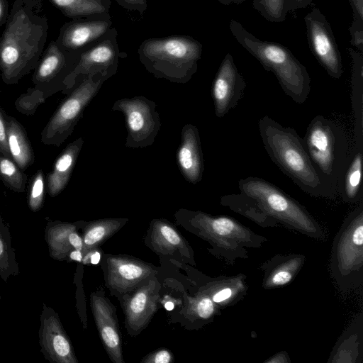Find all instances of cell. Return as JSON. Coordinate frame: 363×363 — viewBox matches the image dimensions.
<instances>
[{
	"mask_svg": "<svg viewBox=\"0 0 363 363\" xmlns=\"http://www.w3.org/2000/svg\"><path fill=\"white\" fill-rule=\"evenodd\" d=\"M330 272L337 288L347 292L363 282V202L345 218L332 245Z\"/></svg>",
	"mask_w": 363,
	"mask_h": 363,
	"instance_id": "8",
	"label": "cell"
},
{
	"mask_svg": "<svg viewBox=\"0 0 363 363\" xmlns=\"http://www.w3.org/2000/svg\"><path fill=\"white\" fill-rule=\"evenodd\" d=\"M79 53L62 49L55 40L44 50L32 76V86L15 101L16 108L33 116L48 98L65 89V82L76 67Z\"/></svg>",
	"mask_w": 363,
	"mask_h": 363,
	"instance_id": "9",
	"label": "cell"
},
{
	"mask_svg": "<svg viewBox=\"0 0 363 363\" xmlns=\"http://www.w3.org/2000/svg\"><path fill=\"white\" fill-rule=\"evenodd\" d=\"M306 257L303 254H277L260 264L263 272L262 287L275 289L290 284L303 268Z\"/></svg>",
	"mask_w": 363,
	"mask_h": 363,
	"instance_id": "23",
	"label": "cell"
},
{
	"mask_svg": "<svg viewBox=\"0 0 363 363\" xmlns=\"http://www.w3.org/2000/svg\"><path fill=\"white\" fill-rule=\"evenodd\" d=\"M117 4L131 11H137L143 16L147 8V0H115Z\"/></svg>",
	"mask_w": 363,
	"mask_h": 363,
	"instance_id": "41",
	"label": "cell"
},
{
	"mask_svg": "<svg viewBox=\"0 0 363 363\" xmlns=\"http://www.w3.org/2000/svg\"><path fill=\"white\" fill-rule=\"evenodd\" d=\"M363 355V313H360L342 333L328 363H359Z\"/></svg>",
	"mask_w": 363,
	"mask_h": 363,
	"instance_id": "25",
	"label": "cell"
},
{
	"mask_svg": "<svg viewBox=\"0 0 363 363\" xmlns=\"http://www.w3.org/2000/svg\"><path fill=\"white\" fill-rule=\"evenodd\" d=\"M352 9L354 22L363 23V0H347Z\"/></svg>",
	"mask_w": 363,
	"mask_h": 363,
	"instance_id": "43",
	"label": "cell"
},
{
	"mask_svg": "<svg viewBox=\"0 0 363 363\" xmlns=\"http://www.w3.org/2000/svg\"><path fill=\"white\" fill-rule=\"evenodd\" d=\"M184 298L182 312L192 323L202 326L212 322L216 315L220 314V309L205 292L198 290L194 296L185 295Z\"/></svg>",
	"mask_w": 363,
	"mask_h": 363,
	"instance_id": "31",
	"label": "cell"
},
{
	"mask_svg": "<svg viewBox=\"0 0 363 363\" xmlns=\"http://www.w3.org/2000/svg\"><path fill=\"white\" fill-rule=\"evenodd\" d=\"M203 45L190 35H174L143 40L138 50L139 60L157 79L185 84L197 72Z\"/></svg>",
	"mask_w": 363,
	"mask_h": 363,
	"instance_id": "6",
	"label": "cell"
},
{
	"mask_svg": "<svg viewBox=\"0 0 363 363\" xmlns=\"http://www.w3.org/2000/svg\"><path fill=\"white\" fill-rule=\"evenodd\" d=\"M238 188L254 198L279 224L311 238L323 240L325 233L318 221L296 200L262 178L248 177L238 182Z\"/></svg>",
	"mask_w": 363,
	"mask_h": 363,
	"instance_id": "7",
	"label": "cell"
},
{
	"mask_svg": "<svg viewBox=\"0 0 363 363\" xmlns=\"http://www.w3.org/2000/svg\"><path fill=\"white\" fill-rule=\"evenodd\" d=\"M174 359L172 352L166 348H160L144 357L142 363H171Z\"/></svg>",
	"mask_w": 363,
	"mask_h": 363,
	"instance_id": "38",
	"label": "cell"
},
{
	"mask_svg": "<svg viewBox=\"0 0 363 363\" xmlns=\"http://www.w3.org/2000/svg\"><path fill=\"white\" fill-rule=\"evenodd\" d=\"M101 266L105 285L121 295L134 290L158 271L152 264L125 255H106Z\"/></svg>",
	"mask_w": 363,
	"mask_h": 363,
	"instance_id": "15",
	"label": "cell"
},
{
	"mask_svg": "<svg viewBox=\"0 0 363 363\" xmlns=\"http://www.w3.org/2000/svg\"><path fill=\"white\" fill-rule=\"evenodd\" d=\"M304 21L312 54L330 77L340 79L343 73L342 57L330 23L315 7L305 16Z\"/></svg>",
	"mask_w": 363,
	"mask_h": 363,
	"instance_id": "13",
	"label": "cell"
},
{
	"mask_svg": "<svg viewBox=\"0 0 363 363\" xmlns=\"http://www.w3.org/2000/svg\"><path fill=\"white\" fill-rule=\"evenodd\" d=\"M28 177L11 159L0 153V181L10 190L23 193L26 190Z\"/></svg>",
	"mask_w": 363,
	"mask_h": 363,
	"instance_id": "35",
	"label": "cell"
},
{
	"mask_svg": "<svg viewBox=\"0 0 363 363\" xmlns=\"http://www.w3.org/2000/svg\"><path fill=\"white\" fill-rule=\"evenodd\" d=\"M1 75V74H0ZM1 93V83H0V94Z\"/></svg>",
	"mask_w": 363,
	"mask_h": 363,
	"instance_id": "50",
	"label": "cell"
},
{
	"mask_svg": "<svg viewBox=\"0 0 363 363\" xmlns=\"http://www.w3.org/2000/svg\"><path fill=\"white\" fill-rule=\"evenodd\" d=\"M6 115V113L0 106V153L4 156L11 158L7 142Z\"/></svg>",
	"mask_w": 363,
	"mask_h": 363,
	"instance_id": "39",
	"label": "cell"
},
{
	"mask_svg": "<svg viewBox=\"0 0 363 363\" xmlns=\"http://www.w3.org/2000/svg\"><path fill=\"white\" fill-rule=\"evenodd\" d=\"M291 359L286 351H280L270 357L264 363H290Z\"/></svg>",
	"mask_w": 363,
	"mask_h": 363,
	"instance_id": "45",
	"label": "cell"
},
{
	"mask_svg": "<svg viewBox=\"0 0 363 363\" xmlns=\"http://www.w3.org/2000/svg\"><path fill=\"white\" fill-rule=\"evenodd\" d=\"M117 35V30L113 27L101 40L80 54L76 67L65 82L62 94L70 93L80 77L100 74L107 80L116 74L121 56Z\"/></svg>",
	"mask_w": 363,
	"mask_h": 363,
	"instance_id": "12",
	"label": "cell"
},
{
	"mask_svg": "<svg viewBox=\"0 0 363 363\" xmlns=\"http://www.w3.org/2000/svg\"><path fill=\"white\" fill-rule=\"evenodd\" d=\"M83 254L82 262L84 264H97L101 261V253L99 247L89 250Z\"/></svg>",
	"mask_w": 363,
	"mask_h": 363,
	"instance_id": "42",
	"label": "cell"
},
{
	"mask_svg": "<svg viewBox=\"0 0 363 363\" xmlns=\"http://www.w3.org/2000/svg\"><path fill=\"white\" fill-rule=\"evenodd\" d=\"M352 59V107L354 117V149L363 151V55L348 48Z\"/></svg>",
	"mask_w": 363,
	"mask_h": 363,
	"instance_id": "27",
	"label": "cell"
},
{
	"mask_svg": "<svg viewBox=\"0 0 363 363\" xmlns=\"http://www.w3.org/2000/svg\"><path fill=\"white\" fill-rule=\"evenodd\" d=\"M41 0H14L0 37V74L16 84L36 67L45 48L48 23Z\"/></svg>",
	"mask_w": 363,
	"mask_h": 363,
	"instance_id": "1",
	"label": "cell"
},
{
	"mask_svg": "<svg viewBox=\"0 0 363 363\" xmlns=\"http://www.w3.org/2000/svg\"><path fill=\"white\" fill-rule=\"evenodd\" d=\"M230 30L236 41L256 58L265 70L272 72L281 89L294 102L303 104L310 94L311 77L306 67L286 46L262 40L232 19Z\"/></svg>",
	"mask_w": 363,
	"mask_h": 363,
	"instance_id": "5",
	"label": "cell"
},
{
	"mask_svg": "<svg viewBox=\"0 0 363 363\" xmlns=\"http://www.w3.org/2000/svg\"><path fill=\"white\" fill-rule=\"evenodd\" d=\"M83 252L82 250H74L69 255V262L76 261L82 262L83 258Z\"/></svg>",
	"mask_w": 363,
	"mask_h": 363,
	"instance_id": "47",
	"label": "cell"
},
{
	"mask_svg": "<svg viewBox=\"0 0 363 363\" xmlns=\"http://www.w3.org/2000/svg\"><path fill=\"white\" fill-rule=\"evenodd\" d=\"M9 14L8 0H0V27L6 23Z\"/></svg>",
	"mask_w": 363,
	"mask_h": 363,
	"instance_id": "46",
	"label": "cell"
},
{
	"mask_svg": "<svg viewBox=\"0 0 363 363\" xmlns=\"http://www.w3.org/2000/svg\"><path fill=\"white\" fill-rule=\"evenodd\" d=\"M220 3L225 6H229L232 4H240L245 1L246 0H218Z\"/></svg>",
	"mask_w": 363,
	"mask_h": 363,
	"instance_id": "48",
	"label": "cell"
},
{
	"mask_svg": "<svg viewBox=\"0 0 363 363\" xmlns=\"http://www.w3.org/2000/svg\"><path fill=\"white\" fill-rule=\"evenodd\" d=\"M112 28L110 13L74 18L61 27L55 41L62 49L81 54L101 40Z\"/></svg>",
	"mask_w": 363,
	"mask_h": 363,
	"instance_id": "16",
	"label": "cell"
},
{
	"mask_svg": "<svg viewBox=\"0 0 363 363\" xmlns=\"http://www.w3.org/2000/svg\"><path fill=\"white\" fill-rule=\"evenodd\" d=\"M252 5L260 15L272 23H281L286 16V0H252Z\"/></svg>",
	"mask_w": 363,
	"mask_h": 363,
	"instance_id": "36",
	"label": "cell"
},
{
	"mask_svg": "<svg viewBox=\"0 0 363 363\" xmlns=\"http://www.w3.org/2000/svg\"><path fill=\"white\" fill-rule=\"evenodd\" d=\"M38 331L40 351L52 363H78L71 340L57 312L45 303Z\"/></svg>",
	"mask_w": 363,
	"mask_h": 363,
	"instance_id": "17",
	"label": "cell"
},
{
	"mask_svg": "<svg viewBox=\"0 0 363 363\" xmlns=\"http://www.w3.org/2000/svg\"><path fill=\"white\" fill-rule=\"evenodd\" d=\"M161 285L152 276L134 290L121 296V307L125 315V327L131 336L146 328L158 309Z\"/></svg>",
	"mask_w": 363,
	"mask_h": 363,
	"instance_id": "14",
	"label": "cell"
},
{
	"mask_svg": "<svg viewBox=\"0 0 363 363\" xmlns=\"http://www.w3.org/2000/svg\"><path fill=\"white\" fill-rule=\"evenodd\" d=\"M7 142L11 159L23 170L35 162V154L24 127L13 116L6 115Z\"/></svg>",
	"mask_w": 363,
	"mask_h": 363,
	"instance_id": "28",
	"label": "cell"
},
{
	"mask_svg": "<svg viewBox=\"0 0 363 363\" xmlns=\"http://www.w3.org/2000/svg\"><path fill=\"white\" fill-rule=\"evenodd\" d=\"M303 140L327 198H334L354 152L347 133L335 122L318 115L308 125Z\"/></svg>",
	"mask_w": 363,
	"mask_h": 363,
	"instance_id": "4",
	"label": "cell"
},
{
	"mask_svg": "<svg viewBox=\"0 0 363 363\" xmlns=\"http://www.w3.org/2000/svg\"><path fill=\"white\" fill-rule=\"evenodd\" d=\"M312 0H286V9L287 12H291L298 9L307 7Z\"/></svg>",
	"mask_w": 363,
	"mask_h": 363,
	"instance_id": "44",
	"label": "cell"
},
{
	"mask_svg": "<svg viewBox=\"0 0 363 363\" xmlns=\"http://www.w3.org/2000/svg\"><path fill=\"white\" fill-rule=\"evenodd\" d=\"M128 221V218H110L86 222L83 227V253L89 250L99 247Z\"/></svg>",
	"mask_w": 363,
	"mask_h": 363,
	"instance_id": "30",
	"label": "cell"
},
{
	"mask_svg": "<svg viewBox=\"0 0 363 363\" xmlns=\"http://www.w3.org/2000/svg\"><path fill=\"white\" fill-rule=\"evenodd\" d=\"M105 81L106 79L100 74L79 77L72 91L59 104L43 129L42 143L46 145L60 146L72 133L85 108Z\"/></svg>",
	"mask_w": 363,
	"mask_h": 363,
	"instance_id": "10",
	"label": "cell"
},
{
	"mask_svg": "<svg viewBox=\"0 0 363 363\" xmlns=\"http://www.w3.org/2000/svg\"><path fill=\"white\" fill-rule=\"evenodd\" d=\"M220 203L262 228H274L279 225L264 211L254 198L242 192L223 196Z\"/></svg>",
	"mask_w": 363,
	"mask_h": 363,
	"instance_id": "29",
	"label": "cell"
},
{
	"mask_svg": "<svg viewBox=\"0 0 363 363\" xmlns=\"http://www.w3.org/2000/svg\"><path fill=\"white\" fill-rule=\"evenodd\" d=\"M86 222L74 223L60 220L49 221L45 229V240L50 256L57 261L69 262V255L74 250L83 251L82 237L77 230Z\"/></svg>",
	"mask_w": 363,
	"mask_h": 363,
	"instance_id": "22",
	"label": "cell"
},
{
	"mask_svg": "<svg viewBox=\"0 0 363 363\" xmlns=\"http://www.w3.org/2000/svg\"><path fill=\"white\" fill-rule=\"evenodd\" d=\"M156 108L155 101L143 96L123 98L114 102L112 111H120L125 116L126 147L143 148L153 144L162 124Z\"/></svg>",
	"mask_w": 363,
	"mask_h": 363,
	"instance_id": "11",
	"label": "cell"
},
{
	"mask_svg": "<svg viewBox=\"0 0 363 363\" xmlns=\"http://www.w3.org/2000/svg\"><path fill=\"white\" fill-rule=\"evenodd\" d=\"M145 242L159 255H173L177 252L189 263L195 265L194 252L189 243L177 228L164 218L151 221Z\"/></svg>",
	"mask_w": 363,
	"mask_h": 363,
	"instance_id": "20",
	"label": "cell"
},
{
	"mask_svg": "<svg viewBox=\"0 0 363 363\" xmlns=\"http://www.w3.org/2000/svg\"><path fill=\"white\" fill-rule=\"evenodd\" d=\"M46 193L45 175L42 169H38L32 177L28 186L27 202L33 212H37L43 206Z\"/></svg>",
	"mask_w": 363,
	"mask_h": 363,
	"instance_id": "37",
	"label": "cell"
},
{
	"mask_svg": "<svg viewBox=\"0 0 363 363\" xmlns=\"http://www.w3.org/2000/svg\"><path fill=\"white\" fill-rule=\"evenodd\" d=\"M19 274V267L9 226L0 215V277L7 282Z\"/></svg>",
	"mask_w": 363,
	"mask_h": 363,
	"instance_id": "34",
	"label": "cell"
},
{
	"mask_svg": "<svg viewBox=\"0 0 363 363\" xmlns=\"http://www.w3.org/2000/svg\"><path fill=\"white\" fill-rule=\"evenodd\" d=\"M351 44L363 52V23L353 22L350 28Z\"/></svg>",
	"mask_w": 363,
	"mask_h": 363,
	"instance_id": "40",
	"label": "cell"
},
{
	"mask_svg": "<svg viewBox=\"0 0 363 363\" xmlns=\"http://www.w3.org/2000/svg\"><path fill=\"white\" fill-rule=\"evenodd\" d=\"M90 305L99 335L110 359L114 363H124L116 306L102 290L91 292Z\"/></svg>",
	"mask_w": 363,
	"mask_h": 363,
	"instance_id": "18",
	"label": "cell"
},
{
	"mask_svg": "<svg viewBox=\"0 0 363 363\" xmlns=\"http://www.w3.org/2000/svg\"><path fill=\"white\" fill-rule=\"evenodd\" d=\"M178 167L184 178L192 184L201 181L204 171L201 139L197 127L187 123L181 133L177 152Z\"/></svg>",
	"mask_w": 363,
	"mask_h": 363,
	"instance_id": "21",
	"label": "cell"
},
{
	"mask_svg": "<svg viewBox=\"0 0 363 363\" xmlns=\"http://www.w3.org/2000/svg\"><path fill=\"white\" fill-rule=\"evenodd\" d=\"M83 144L82 137L74 140L65 147L56 159L46 179L47 191L50 197L57 196L66 187Z\"/></svg>",
	"mask_w": 363,
	"mask_h": 363,
	"instance_id": "26",
	"label": "cell"
},
{
	"mask_svg": "<svg viewBox=\"0 0 363 363\" xmlns=\"http://www.w3.org/2000/svg\"><path fill=\"white\" fill-rule=\"evenodd\" d=\"M65 16L71 18L109 13L111 0H48Z\"/></svg>",
	"mask_w": 363,
	"mask_h": 363,
	"instance_id": "32",
	"label": "cell"
},
{
	"mask_svg": "<svg viewBox=\"0 0 363 363\" xmlns=\"http://www.w3.org/2000/svg\"><path fill=\"white\" fill-rule=\"evenodd\" d=\"M259 135L271 160L304 192L327 198L301 138L295 129L286 127L269 116L258 123Z\"/></svg>",
	"mask_w": 363,
	"mask_h": 363,
	"instance_id": "2",
	"label": "cell"
},
{
	"mask_svg": "<svg viewBox=\"0 0 363 363\" xmlns=\"http://www.w3.org/2000/svg\"><path fill=\"white\" fill-rule=\"evenodd\" d=\"M246 87L244 77L238 71L233 56L228 53L223 59L212 84L211 95L215 114L224 117L234 108Z\"/></svg>",
	"mask_w": 363,
	"mask_h": 363,
	"instance_id": "19",
	"label": "cell"
},
{
	"mask_svg": "<svg viewBox=\"0 0 363 363\" xmlns=\"http://www.w3.org/2000/svg\"><path fill=\"white\" fill-rule=\"evenodd\" d=\"M247 276L238 274L233 276H220L211 278L201 285L199 290L207 294L220 308L233 306L247 294Z\"/></svg>",
	"mask_w": 363,
	"mask_h": 363,
	"instance_id": "24",
	"label": "cell"
},
{
	"mask_svg": "<svg viewBox=\"0 0 363 363\" xmlns=\"http://www.w3.org/2000/svg\"><path fill=\"white\" fill-rule=\"evenodd\" d=\"M362 152L354 149L339 189L345 202L354 203L362 201Z\"/></svg>",
	"mask_w": 363,
	"mask_h": 363,
	"instance_id": "33",
	"label": "cell"
},
{
	"mask_svg": "<svg viewBox=\"0 0 363 363\" xmlns=\"http://www.w3.org/2000/svg\"><path fill=\"white\" fill-rule=\"evenodd\" d=\"M0 300H1V294H0Z\"/></svg>",
	"mask_w": 363,
	"mask_h": 363,
	"instance_id": "51",
	"label": "cell"
},
{
	"mask_svg": "<svg viewBox=\"0 0 363 363\" xmlns=\"http://www.w3.org/2000/svg\"><path fill=\"white\" fill-rule=\"evenodd\" d=\"M178 223L207 241L210 252L230 265L237 259H247L246 248H260L267 238L259 235L233 218L213 216L201 211L179 209L174 214Z\"/></svg>",
	"mask_w": 363,
	"mask_h": 363,
	"instance_id": "3",
	"label": "cell"
},
{
	"mask_svg": "<svg viewBox=\"0 0 363 363\" xmlns=\"http://www.w3.org/2000/svg\"><path fill=\"white\" fill-rule=\"evenodd\" d=\"M164 307L167 311H172L174 308V303L171 300H167L164 303Z\"/></svg>",
	"mask_w": 363,
	"mask_h": 363,
	"instance_id": "49",
	"label": "cell"
}]
</instances>
